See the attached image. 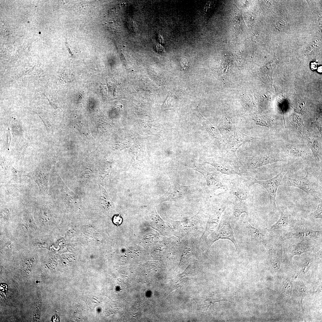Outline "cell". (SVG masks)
<instances>
[{"label": "cell", "mask_w": 322, "mask_h": 322, "mask_svg": "<svg viewBox=\"0 0 322 322\" xmlns=\"http://www.w3.org/2000/svg\"><path fill=\"white\" fill-rule=\"evenodd\" d=\"M286 171L282 170L277 175L265 180H258L254 178L252 183L258 184L263 187L267 191L269 196L270 207L273 211L277 210L276 205V195L279 186L281 185L282 181Z\"/></svg>", "instance_id": "obj_1"}, {"label": "cell", "mask_w": 322, "mask_h": 322, "mask_svg": "<svg viewBox=\"0 0 322 322\" xmlns=\"http://www.w3.org/2000/svg\"><path fill=\"white\" fill-rule=\"evenodd\" d=\"M281 157L271 154H263L256 156L242 161V163L247 169H255L278 162L286 161Z\"/></svg>", "instance_id": "obj_2"}, {"label": "cell", "mask_w": 322, "mask_h": 322, "mask_svg": "<svg viewBox=\"0 0 322 322\" xmlns=\"http://www.w3.org/2000/svg\"><path fill=\"white\" fill-rule=\"evenodd\" d=\"M219 239L230 240L234 244L236 249L238 250H240L235 238L229 219L227 216H224L222 219L217 230L213 234L212 241L214 242Z\"/></svg>", "instance_id": "obj_3"}, {"label": "cell", "mask_w": 322, "mask_h": 322, "mask_svg": "<svg viewBox=\"0 0 322 322\" xmlns=\"http://www.w3.org/2000/svg\"><path fill=\"white\" fill-rule=\"evenodd\" d=\"M285 185L298 188L316 199L321 200L318 196V192L314 188L313 185L309 179L308 174L305 177L299 179H293L288 177L283 178Z\"/></svg>", "instance_id": "obj_4"}, {"label": "cell", "mask_w": 322, "mask_h": 322, "mask_svg": "<svg viewBox=\"0 0 322 322\" xmlns=\"http://www.w3.org/2000/svg\"><path fill=\"white\" fill-rule=\"evenodd\" d=\"M49 171L47 170L37 169L25 176L33 180L37 185L40 191L47 193L48 188Z\"/></svg>", "instance_id": "obj_5"}, {"label": "cell", "mask_w": 322, "mask_h": 322, "mask_svg": "<svg viewBox=\"0 0 322 322\" xmlns=\"http://www.w3.org/2000/svg\"><path fill=\"white\" fill-rule=\"evenodd\" d=\"M293 220L291 215L287 210H283L278 221L269 228L268 231L273 233L285 231L290 226Z\"/></svg>", "instance_id": "obj_6"}, {"label": "cell", "mask_w": 322, "mask_h": 322, "mask_svg": "<svg viewBox=\"0 0 322 322\" xmlns=\"http://www.w3.org/2000/svg\"><path fill=\"white\" fill-rule=\"evenodd\" d=\"M321 233V232L309 229L297 228L287 233L285 237L287 239H295L306 240L316 238Z\"/></svg>", "instance_id": "obj_7"}, {"label": "cell", "mask_w": 322, "mask_h": 322, "mask_svg": "<svg viewBox=\"0 0 322 322\" xmlns=\"http://www.w3.org/2000/svg\"><path fill=\"white\" fill-rule=\"evenodd\" d=\"M200 171L204 176L209 186L215 188L224 187L220 176L217 171L205 167L201 168Z\"/></svg>", "instance_id": "obj_8"}, {"label": "cell", "mask_w": 322, "mask_h": 322, "mask_svg": "<svg viewBox=\"0 0 322 322\" xmlns=\"http://www.w3.org/2000/svg\"><path fill=\"white\" fill-rule=\"evenodd\" d=\"M231 191L238 199L246 200L248 195V191L244 184L241 182H236L232 185L230 188Z\"/></svg>", "instance_id": "obj_9"}, {"label": "cell", "mask_w": 322, "mask_h": 322, "mask_svg": "<svg viewBox=\"0 0 322 322\" xmlns=\"http://www.w3.org/2000/svg\"><path fill=\"white\" fill-rule=\"evenodd\" d=\"M286 147L288 154L292 157L304 160L309 159L307 153L302 148L290 145H287Z\"/></svg>", "instance_id": "obj_10"}, {"label": "cell", "mask_w": 322, "mask_h": 322, "mask_svg": "<svg viewBox=\"0 0 322 322\" xmlns=\"http://www.w3.org/2000/svg\"><path fill=\"white\" fill-rule=\"evenodd\" d=\"M232 210L233 215L236 218L239 217L243 213H245L247 215L248 214L247 205L245 200H240L238 198L233 203Z\"/></svg>", "instance_id": "obj_11"}, {"label": "cell", "mask_w": 322, "mask_h": 322, "mask_svg": "<svg viewBox=\"0 0 322 322\" xmlns=\"http://www.w3.org/2000/svg\"><path fill=\"white\" fill-rule=\"evenodd\" d=\"M308 242L306 239L302 240L301 242L292 246L290 249L294 255H300L311 251L313 249V247Z\"/></svg>", "instance_id": "obj_12"}, {"label": "cell", "mask_w": 322, "mask_h": 322, "mask_svg": "<svg viewBox=\"0 0 322 322\" xmlns=\"http://www.w3.org/2000/svg\"><path fill=\"white\" fill-rule=\"evenodd\" d=\"M242 222L245 229L251 239L261 242L264 238V235L258 229L252 226L248 222Z\"/></svg>", "instance_id": "obj_13"}, {"label": "cell", "mask_w": 322, "mask_h": 322, "mask_svg": "<svg viewBox=\"0 0 322 322\" xmlns=\"http://www.w3.org/2000/svg\"><path fill=\"white\" fill-rule=\"evenodd\" d=\"M307 142L316 160L319 162L321 160V153L317 140L312 136L307 138Z\"/></svg>", "instance_id": "obj_14"}, {"label": "cell", "mask_w": 322, "mask_h": 322, "mask_svg": "<svg viewBox=\"0 0 322 322\" xmlns=\"http://www.w3.org/2000/svg\"><path fill=\"white\" fill-rule=\"evenodd\" d=\"M292 120L294 126L298 132L302 134L304 124L301 117L298 115L294 114L293 116Z\"/></svg>", "instance_id": "obj_15"}, {"label": "cell", "mask_w": 322, "mask_h": 322, "mask_svg": "<svg viewBox=\"0 0 322 322\" xmlns=\"http://www.w3.org/2000/svg\"><path fill=\"white\" fill-rule=\"evenodd\" d=\"M4 188L5 193L7 195L12 194L18 191V187L13 185H4Z\"/></svg>", "instance_id": "obj_16"}, {"label": "cell", "mask_w": 322, "mask_h": 322, "mask_svg": "<svg viewBox=\"0 0 322 322\" xmlns=\"http://www.w3.org/2000/svg\"><path fill=\"white\" fill-rule=\"evenodd\" d=\"M106 26L110 31L113 32H120V27L119 25L116 22H109L107 23Z\"/></svg>", "instance_id": "obj_17"}, {"label": "cell", "mask_w": 322, "mask_h": 322, "mask_svg": "<svg viewBox=\"0 0 322 322\" xmlns=\"http://www.w3.org/2000/svg\"><path fill=\"white\" fill-rule=\"evenodd\" d=\"M322 200H321L316 210L312 213V216L314 218L316 219L322 218Z\"/></svg>", "instance_id": "obj_18"}, {"label": "cell", "mask_w": 322, "mask_h": 322, "mask_svg": "<svg viewBox=\"0 0 322 322\" xmlns=\"http://www.w3.org/2000/svg\"><path fill=\"white\" fill-rule=\"evenodd\" d=\"M296 112L301 114L304 113L306 110V106L304 102L300 101L298 102L295 109Z\"/></svg>", "instance_id": "obj_19"}, {"label": "cell", "mask_w": 322, "mask_h": 322, "mask_svg": "<svg viewBox=\"0 0 322 322\" xmlns=\"http://www.w3.org/2000/svg\"><path fill=\"white\" fill-rule=\"evenodd\" d=\"M39 219L40 222L42 223H45L47 222V220L49 218V214L47 212V210L44 209L42 210L41 211Z\"/></svg>", "instance_id": "obj_20"}, {"label": "cell", "mask_w": 322, "mask_h": 322, "mask_svg": "<svg viewBox=\"0 0 322 322\" xmlns=\"http://www.w3.org/2000/svg\"><path fill=\"white\" fill-rule=\"evenodd\" d=\"M173 99L171 97H168L164 104V108L169 109L173 107Z\"/></svg>", "instance_id": "obj_21"}, {"label": "cell", "mask_w": 322, "mask_h": 322, "mask_svg": "<svg viewBox=\"0 0 322 322\" xmlns=\"http://www.w3.org/2000/svg\"><path fill=\"white\" fill-rule=\"evenodd\" d=\"M254 121L256 124L262 126L269 127L270 125L266 121L262 120H256Z\"/></svg>", "instance_id": "obj_22"}, {"label": "cell", "mask_w": 322, "mask_h": 322, "mask_svg": "<svg viewBox=\"0 0 322 322\" xmlns=\"http://www.w3.org/2000/svg\"><path fill=\"white\" fill-rule=\"evenodd\" d=\"M113 221L116 225H120L122 223V218L120 215H116L113 218Z\"/></svg>", "instance_id": "obj_23"}, {"label": "cell", "mask_w": 322, "mask_h": 322, "mask_svg": "<svg viewBox=\"0 0 322 322\" xmlns=\"http://www.w3.org/2000/svg\"><path fill=\"white\" fill-rule=\"evenodd\" d=\"M9 214L8 210L7 209H5L3 210L1 212V217L4 219H6L7 218Z\"/></svg>", "instance_id": "obj_24"}, {"label": "cell", "mask_w": 322, "mask_h": 322, "mask_svg": "<svg viewBox=\"0 0 322 322\" xmlns=\"http://www.w3.org/2000/svg\"><path fill=\"white\" fill-rule=\"evenodd\" d=\"M181 65L185 69L188 66V64L187 61L185 58L182 59L180 62Z\"/></svg>", "instance_id": "obj_25"}, {"label": "cell", "mask_w": 322, "mask_h": 322, "mask_svg": "<svg viewBox=\"0 0 322 322\" xmlns=\"http://www.w3.org/2000/svg\"><path fill=\"white\" fill-rule=\"evenodd\" d=\"M317 64L315 62L312 63L311 64V67L312 70H315L317 69Z\"/></svg>", "instance_id": "obj_26"}, {"label": "cell", "mask_w": 322, "mask_h": 322, "mask_svg": "<svg viewBox=\"0 0 322 322\" xmlns=\"http://www.w3.org/2000/svg\"><path fill=\"white\" fill-rule=\"evenodd\" d=\"M317 71H318V72H320V73H321L322 72V66H319L318 68L317 69Z\"/></svg>", "instance_id": "obj_27"}]
</instances>
